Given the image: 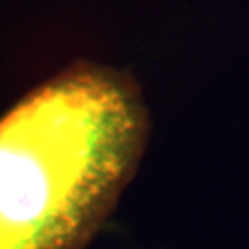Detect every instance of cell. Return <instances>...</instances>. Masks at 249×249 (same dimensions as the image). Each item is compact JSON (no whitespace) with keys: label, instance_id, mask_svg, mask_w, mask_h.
<instances>
[{"label":"cell","instance_id":"1","mask_svg":"<svg viewBox=\"0 0 249 249\" xmlns=\"http://www.w3.org/2000/svg\"><path fill=\"white\" fill-rule=\"evenodd\" d=\"M148 139L125 74L78 65L0 118V249H83L115 209Z\"/></svg>","mask_w":249,"mask_h":249}]
</instances>
